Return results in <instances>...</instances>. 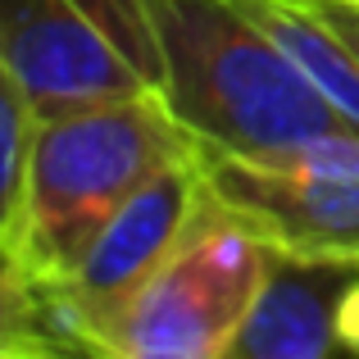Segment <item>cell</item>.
<instances>
[{
  "mask_svg": "<svg viewBox=\"0 0 359 359\" xmlns=\"http://www.w3.org/2000/svg\"><path fill=\"white\" fill-rule=\"evenodd\" d=\"M0 60L36 118L155 91L137 0H0Z\"/></svg>",
  "mask_w": 359,
  "mask_h": 359,
  "instance_id": "5b68a950",
  "label": "cell"
},
{
  "mask_svg": "<svg viewBox=\"0 0 359 359\" xmlns=\"http://www.w3.org/2000/svg\"><path fill=\"white\" fill-rule=\"evenodd\" d=\"M196 155L210 201L278 255L359 269V132H323L287 150L196 141Z\"/></svg>",
  "mask_w": 359,
  "mask_h": 359,
  "instance_id": "277c9868",
  "label": "cell"
},
{
  "mask_svg": "<svg viewBox=\"0 0 359 359\" xmlns=\"http://www.w3.org/2000/svg\"><path fill=\"white\" fill-rule=\"evenodd\" d=\"M187 146L191 132L159 91L36 118L9 250V269L36 305L73 273L109 214Z\"/></svg>",
  "mask_w": 359,
  "mask_h": 359,
  "instance_id": "6da1fadb",
  "label": "cell"
},
{
  "mask_svg": "<svg viewBox=\"0 0 359 359\" xmlns=\"http://www.w3.org/2000/svg\"><path fill=\"white\" fill-rule=\"evenodd\" d=\"M50 355H69L50 332L23 323H0V359H50Z\"/></svg>",
  "mask_w": 359,
  "mask_h": 359,
  "instance_id": "9c48e42d",
  "label": "cell"
},
{
  "mask_svg": "<svg viewBox=\"0 0 359 359\" xmlns=\"http://www.w3.org/2000/svg\"><path fill=\"white\" fill-rule=\"evenodd\" d=\"M0 323H23V327H41L36 323V300L27 291V282L18 278L9 264H0ZM46 332V327H41Z\"/></svg>",
  "mask_w": 359,
  "mask_h": 359,
  "instance_id": "30bf717a",
  "label": "cell"
},
{
  "mask_svg": "<svg viewBox=\"0 0 359 359\" xmlns=\"http://www.w3.org/2000/svg\"><path fill=\"white\" fill-rule=\"evenodd\" d=\"M210 210H214V201H210L205 168H201V155H196V141H191L182 155H173L164 168H155L109 214V223L82 250L73 273L36 305V323L64 351H78L82 332L91 323H100L109 309H118L177 245L201 228Z\"/></svg>",
  "mask_w": 359,
  "mask_h": 359,
  "instance_id": "8992f818",
  "label": "cell"
},
{
  "mask_svg": "<svg viewBox=\"0 0 359 359\" xmlns=\"http://www.w3.org/2000/svg\"><path fill=\"white\" fill-rule=\"evenodd\" d=\"M32 128H36L32 105H27L18 78L5 69V60H0V264H9V250H14Z\"/></svg>",
  "mask_w": 359,
  "mask_h": 359,
  "instance_id": "ba28073f",
  "label": "cell"
},
{
  "mask_svg": "<svg viewBox=\"0 0 359 359\" xmlns=\"http://www.w3.org/2000/svg\"><path fill=\"white\" fill-rule=\"evenodd\" d=\"M137 9L155 91L196 141L287 150L346 128L305 73L228 0H137Z\"/></svg>",
  "mask_w": 359,
  "mask_h": 359,
  "instance_id": "7a4b0ae2",
  "label": "cell"
},
{
  "mask_svg": "<svg viewBox=\"0 0 359 359\" xmlns=\"http://www.w3.org/2000/svg\"><path fill=\"white\" fill-rule=\"evenodd\" d=\"M273 250L214 205L118 309L82 332V355L105 359H228L269 278Z\"/></svg>",
  "mask_w": 359,
  "mask_h": 359,
  "instance_id": "3957f363",
  "label": "cell"
},
{
  "mask_svg": "<svg viewBox=\"0 0 359 359\" xmlns=\"http://www.w3.org/2000/svg\"><path fill=\"white\" fill-rule=\"evenodd\" d=\"M359 269L278 255L228 359H327L346 355L337 309Z\"/></svg>",
  "mask_w": 359,
  "mask_h": 359,
  "instance_id": "52a82bcc",
  "label": "cell"
},
{
  "mask_svg": "<svg viewBox=\"0 0 359 359\" xmlns=\"http://www.w3.org/2000/svg\"><path fill=\"white\" fill-rule=\"evenodd\" d=\"M337 5H355V9H359V0H337Z\"/></svg>",
  "mask_w": 359,
  "mask_h": 359,
  "instance_id": "8fae6325",
  "label": "cell"
}]
</instances>
